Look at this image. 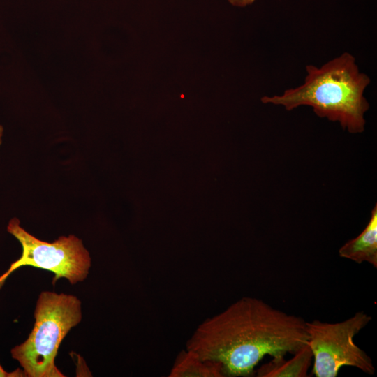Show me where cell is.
Segmentation results:
<instances>
[{
	"mask_svg": "<svg viewBox=\"0 0 377 377\" xmlns=\"http://www.w3.org/2000/svg\"><path fill=\"white\" fill-rule=\"evenodd\" d=\"M306 321L265 301L243 297L207 318L186 343L202 360L221 364L224 376H252L266 355L293 354L307 344Z\"/></svg>",
	"mask_w": 377,
	"mask_h": 377,
	"instance_id": "1",
	"label": "cell"
},
{
	"mask_svg": "<svg viewBox=\"0 0 377 377\" xmlns=\"http://www.w3.org/2000/svg\"><path fill=\"white\" fill-rule=\"evenodd\" d=\"M303 84L280 95L265 96V104L281 105L287 111L309 106L320 118L338 122L350 133L364 132L369 103L364 94L370 77L360 71L355 57L343 52L321 66H306Z\"/></svg>",
	"mask_w": 377,
	"mask_h": 377,
	"instance_id": "2",
	"label": "cell"
},
{
	"mask_svg": "<svg viewBox=\"0 0 377 377\" xmlns=\"http://www.w3.org/2000/svg\"><path fill=\"white\" fill-rule=\"evenodd\" d=\"M82 318V302L76 296L48 290L40 293L31 332L10 351L26 377L65 376L56 367L55 358L61 341Z\"/></svg>",
	"mask_w": 377,
	"mask_h": 377,
	"instance_id": "3",
	"label": "cell"
},
{
	"mask_svg": "<svg viewBox=\"0 0 377 377\" xmlns=\"http://www.w3.org/2000/svg\"><path fill=\"white\" fill-rule=\"evenodd\" d=\"M371 319L365 312L358 311L341 322H306L307 344L313 359L312 374L316 377H337L342 367L349 366L373 375L372 360L354 342L355 335Z\"/></svg>",
	"mask_w": 377,
	"mask_h": 377,
	"instance_id": "4",
	"label": "cell"
},
{
	"mask_svg": "<svg viewBox=\"0 0 377 377\" xmlns=\"http://www.w3.org/2000/svg\"><path fill=\"white\" fill-rule=\"evenodd\" d=\"M7 230L20 243L21 256L0 276V289L7 278L22 266H31L52 272V284L64 278L71 285L83 281L88 276L91 260L82 241L75 236H61L53 242L38 239L21 227L19 219L13 218Z\"/></svg>",
	"mask_w": 377,
	"mask_h": 377,
	"instance_id": "5",
	"label": "cell"
},
{
	"mask_svg": "<svg viewBox=\"0 0 377 377\" xmlns=\"http://www.w3.org/2000/svg\"><path fill=\"white\" fill-rule=\"evenodd\" d=\"M341 258L361 264L367 262L377 268V206L371 210L370 219L362 232L339 249Z\"/></svg>",
	"mask_w": 377,
	"mask_h": 377,
	"instance_id": "6",
	"label": "cell"
},
{
	"mask_svg": "<svg viewBox=\"0 0 377 377\" xmlns=\"http://www.w3.org/2000/svg\"><path fill=\"white\" fill-rule=\"evenodd\" d=\"M289 359L285 356L272 357L256 371L258 377H306L313 360V355L308 344L305 345Z\"/></svg>",
	"mask_w": 377,
	"mask_h": 377,
	"instance_id": "7",
	"label": "cell"
},
{
	"mask_svg": "<svg viewBox=\"0 0 377 377\" xmlns=\"http://www.w3.org/2000/svg\"><path fill=\"white\" fill-rule=\"evenodd\" d=\"M170 377H223L222 366L218 362L202 360L195 353L181 351L169 374Z\"/></svg>",
	"mask_w": 377,
	"mask_h": 377,
	"instance_id": "8",
	"label": "cell"
},
{
	"mask_svg": "<svg viewBox=\"0 0 377 377\" xmlns=\"http://www.w3.org/2000/svg\"><path fill=\"white\" fill-rule=\"evenodd\" d=\"M26 377V374L23 369H17L14 371L8 372L3 369L0 364V377Z\"/></svg>",
	"mask_w": 377,
	"mask_h": 377,
	"instance_id": "9",
	"label": "cell"
},
{
	"mask_svg": "<svg viewBox=\"0 0 377 377\" xmlns=\"http://www.w3.org/2000/svg\"><path fill=\"white\" fill-rule=\"evenodd\" d=\"M255 0H228L230 3L239 7H244L254 2Z\"/></svg>",
	"mask_w": 377,
	"mask_h": 377,
	"instance_id": "10",
	"label": "cell"
},
{
	"mask_svg": "<svg viewBox=\"0 0 377 377\" xmlns=\"http://www.w3.org/2000/svg\"><path fill=\"white\" fill-rule=\"evenodd\" d=\"M3 135V127L0 125V145L1 144V138Z\"/></svg>",
	"mask_w": 377,
	"mask_h": 377,
	"instance_id": "11",
	"label": "cell"
}]
</instances>
